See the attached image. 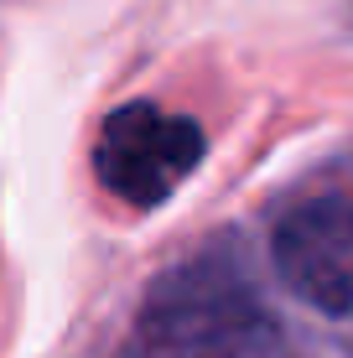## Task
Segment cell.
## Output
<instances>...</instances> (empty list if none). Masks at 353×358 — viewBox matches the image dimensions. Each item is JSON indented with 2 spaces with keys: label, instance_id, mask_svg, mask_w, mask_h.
Segmentation results:
<instances>
[{
  "label": "cell",
  "instance_id": "cell-1",
  "mask_svg": "<svg viewBox=\"0 0 353 358\" xmlns=\"http://www.w3.org/2000/svg\"><path fill=\"white\" fill-rule=\"evenodd\" d=\"M141 338L156 358H271L281 348V327L260 296L213 260H192L156 280Z\"/></svg>",
  "mask_w": 353,
  "mask_h": 358
},
{
  "label": "cell",
  "instance_id": "cell-2",
  "mask_svg": "<svg viewBox=\"0 0 353 358\" xmlns=\"http://www.w3.org/2000/svg\"><path fill=\"white\" fill-rule=\"evenodd\" d=\"M203 162V130L187 115H166L156 104H125L104 120L94 166L109 192H120L136 208L166 203L192 166Z\"/></svg>",
  "mask_w": 353,
  "mask_h": 358
},
{
  "label": "cell",
  "instance_id": "cell-3",
  "mask_svg": "<svg viewBox=\"0 0 353 358\" xmlns=\"http://www.w3.org/2000/svg\"><path fill=\"white\" fill-rule=\"evenodd\" d=\"M275 270L307 306L327 317L353 312V203L317 197L301 203L275 224L271 239Z\"/></svg>",
  "mask_w": 353,
  "mask_h": 358
}]
</instances>
